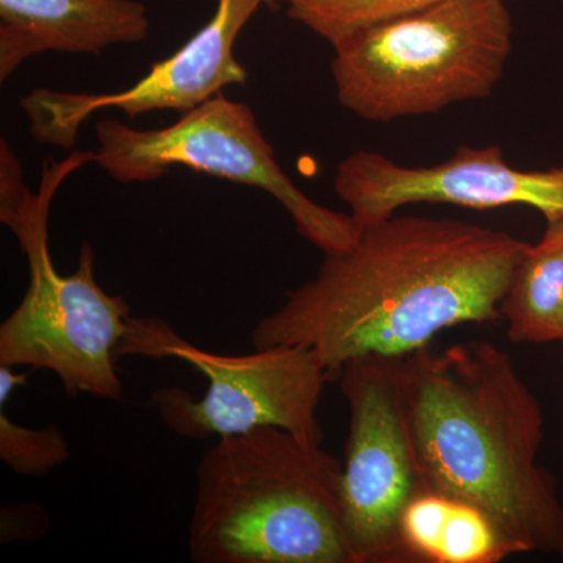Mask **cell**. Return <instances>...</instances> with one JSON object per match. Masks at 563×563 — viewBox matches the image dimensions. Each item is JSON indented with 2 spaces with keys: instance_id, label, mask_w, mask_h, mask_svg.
<instances>
[{
  "instance_id": "6da1fadb",
  "label": "cell",
  "mask_w": 563,
  "mask_h": 563,
  "mask_svg": "<svg viewBox=\"0 0 563 563\" xmlns=\"http://www.w3.org/2000/svg\"><path fill=\"white\" fill-rule=\"evenodd\" d=\"M528 247L472 222L393 214L324 255L312 279L255 324L252 344L309 347L331 377L355 358L407 357L455 325L501 320Z\"/></svg>"
},
{
  "instance_id": "7a4b0ae2",
  "label": "cell",
  "mask_w": 563,
  "mask_h": 563,
  "mask_svg": "<svg viewBox=\"0 0 563 563\" xmlns=\"http://www.w3.org/2000/svg\"><path fill=\"white\" fill-rule=\"evenodd\" d=\"M402 385L421 492L483 510L514 554L563 558L542 406L512 357L487 340L422 347L404 357Z\"/></svg>"
},
{
  "instance_id": "3957f363",
  "label": "cell",
  "mask_w": 563,
  "mask_h": 563,
  "mask_svg": "<svg viewBox=\"0 0 563 563\" xmlns=\"http://www.w3.org/2000/svg\"><path fill=\"white\" fill-rule=\"evenodd\" d=\"M342 462L280 428L218 439L199 459L188 554L196 563H354Z\"/></svg>"
},
{
  "instance_id": "277c9868",
  "label": "cell",
  "mask_w": 563,
  "mask_h": 563,
  "mask_svg": "<svg viewBox=\"0 0 563 563\" xmlns=\"http://www.w3.org/2000/svg\"><path fill=\"white\" fill-rule=\"evenodd\" d=\"M91 162L95 151L46 163L38 192L29 190L22 172L5 173L0 179V221L16 236L29 263L24 298L0 324V365L54 373L69 396L118 401L124 393L118 346L128 332L131 306L99 285L90 243L81 244L76 272L58 273L47 231L58 188Z\"/></svg>"
},
{
  "instance_id": "5b68a950",
  "label": "cell",
  "mask_w": 563,
  "mask_h": 563,
  "mask_svg": "<svg viewBox=\"0 0 563 563\" xmlns=\"http://www.w3.org/2000/svg\"><path fill=\"white\" fill-rule=\"evenodd\" d=\"M331 46L340 106L391 122L492 96L512 55L514 20L507 0H442Z\"/></svg>"
},
{
  "instance_id": "8992f818",
  "label": "cell",
  "mask_w": 563,
  "mask_h": 563,
  "mask_svg": "<svg viewBox=\"0 0 563 563\" xmlns=\"http://www.w3.org/2000/svg\"><path fill=\"white\" fill-rule=\"evenodd\" d=\"M118 357L176 358L206 377L201 399L176 385L152 391V409L181 439H225L273 426L322 444L317 413L331 376L309 347L214 354L185 340L161 318L132 317Z\"/></svg>"
},
{
  "instance_id": "52a82bcc",
  "label": "cell",
  "mask_w": 563,
  "mask_h": 563,
  "mask_svg": "<svg viewBox=\"0 0 563 563\" xmlns=\"http://www.w3.org/2000/svg\"><path fill=\"white\" fill-rule=\"evenodd\" d=\"M95 132L92 163L120 184H150L181 166L273 196L299 235L324 255L350 250L361 235L351 213L314 202L285 174L251 107L222 92L166 128L135 129L106 118Z\"/></svg>"
},
{
  "instance_id": "ba28073f",
  "label": "cell",
  "mask_w": 563,
  "mask_h": 563,
  "mask_svg": "<svg viewBox=\"0 0 563 563\" xmlns=\"http://www.w3.org/2000/svg\"><path fill=\"white\" fill-rule=\"evenodd\" d=\"M401 357L368 355L340 372L350 407L343 525L354 563H404L401 518L421 493L404 404Z\"/></svg>"
},
{
  "instance_id": "9c48e42d",
  "label": "cell",
  "mask_w": 563,
  "mask_h": 563,
  "mask_svg": "<svg viewBox=\"0 0 563 563\" xmlns=\"http://www.w3.org/2000/svg\"><path fill=\"white\" fill-rule=\"evenodd\" d=\"M333 191L361 228L413 203L488 210L529 207L547 221L563 218V165L515 168L499 146H461L450 161L407 166L379 152H352L336 166Z\"/></svg>"
},
{
  "instance_id": "30bf717a",
  "label": "cell",
  "mask_w": 563,
  "mask_h": 563,
  "mask_svg": "<svg viewBox=\"0 0 563 563\" xmlns=\"http://www.w3.org/2000/svg\"><path fill=\"white\" fill-rule=\"evenodd\" d=\"M265 0H217L213 16L172 57L152 63L150 73L128 90L76 92L35 88L20 107L36 143L73 150L81 125L103 110L129 120L152 111L184 114L198 109L232 85H244L247 70L235 57V44Z\"/></svg>"
},
{
  "instance_id": "8fae6325",
  "label": "cell",
  "mask_w": 563,
  "mask_h": 563,
  "mask_svg": "<svg viewBox=\"0 0 563 563\" xmlns=\"http://www.w3.org/2000/svg\"><path fill=\"white\" fill-rule=\"evenodd\" d=\"M150 33L141 0H0V81L36 55H101Z\"/></svg>"
},
{
  "instance_id": "7c38bea8",
  "label": "cell",
  "mask_w": 563,
  "mask_h": 563,
  "mask_svg": "<svg viewBox=\"0 0 563 563\" xmlns=\"http://www.w3.org/2000/svg\"><path fill=\"white\" fill-rule=\"evenodd\" d=\"M401 543L409 562L498 563L514 555L483 510L435 493L407 504Z\"/></svg>"
},
{
  "instance_id": "4fadbf2b",
  "label": "cell",
  "mask_w": 563,
  "mask_h": 563,
  "mask_svg": "<svg viewBox=\"0 0 563 563\" xmlns=\"http://www.w3.org/2000/svg\"><path fill=\"white\" fill-rule=\"evenodd\" d=\"M501 320L514 343L563 340V218L547 221L542 240L529 244L504 296Z\"/></svg>"
},
{
  "instance_id": "5bb4252c",
  "label": "cell",
  "mask_w": 563,
  "mask_h": 563,
  "mask_svg": "<svg viewBox=\"0 0 563 563\" xmlns=\"http://www.w3.org/2000/svg\"><path fill=\"white\" fill-rule=\"evenodd\" d=\"M439 2L442 0H291L288 18L333 44L352 32L406 16Z\"/></svg>"
},
{
  "instance_id": "9a60e30c",
  "label": "cell",
  "mask_w": 563,
  "mask_h": 563,
  "mask_svg": "<svg viewBox=\"0 0 563 563\" xmlns=\"http://www.w3.org/2000/svg\"><path fill=\"white\" fill-rule=\"evenodd\" d=\"M0 402V461L21 476L43 477L70 457V448L60 426L32 429L11 420Z\"/></svg>"
},
{
  "instance_id": "2e32d148",
  "label": "cell",
  "mask_w": 563,
  "mask_h": 563,
  "mask_svg": "<svg viewBox=\"0 0 563 563\" xmlns=\"http://www.w3.org/2000/svg\"><path fill=\"white\" fill-rule=\"evenodd\" d=\"M51 518L41 504L3 506L0 510V542H33L49 531Z\"/></svg>"
},
{
  "instance_id": "e0dca14e",
  "label": "cell",
  "mask_w": 563,
  "mask_h": 563,
  "mask_svg": "<svg viewBox=\"0 0 563 563\" xmlns=\"http://www.w3.org/2000/svg\"><path fill=\"white\" fill-rule=\"evenodd\" d=\"M265 2H266V5H269V3H280V2L287 3V5H288V3L291 2V0H265Z\"/></svg>"
}]
</instances>
